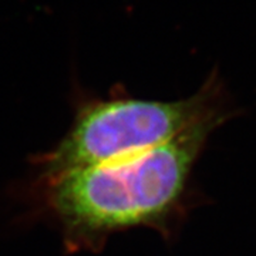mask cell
Returning <instances> with one entry per match:
<instances>
[{
  "mask_svg": "<svg viewBox=\"0 0 256 256\" xmlns=\"http://www.w3.org/2000/svg\"><path fill=\"white\" fill-rule=\"evenodd\" d=\"M224 121H204L151 150L44 184L66 249L98 250L112 234L160 226L181 200L210 134Z\"/></svg>",
  "mask_w": 256,
  "mask_h": 256,
  "instance_id": "obj_1",
  "label": "cell"
},
{
  "mask_svg": "<svg viewBox=\"0 0 256 256\" xmlns=\"http://www.w3.org/2000/svg\"><path fill=\"white\" fill-rule=\"evenodd\" d=\"M229 114L228 96L216 70L195 94L175 101L134 98L126 92L100 98L77 92L68 131L33 162L46 184L73 171L140 154L200 122L226 120Z\"/></svg>",
  "mask_w": 256,
  "mask_h": 256,
  "instance_id": "obj_2",
  "label": "cell"
}]
</instances>
